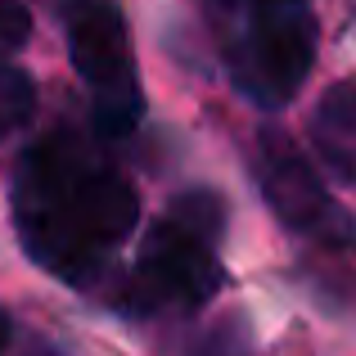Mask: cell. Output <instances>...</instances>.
<instances>
[{"mask_svg":"<svg viewBox=\"0 0 356 356\" xmlns=\"http://www.w3.org/2000/svg\"><path fill=\"white\" fill-rule=\"evenodd\" d=\"M14 217L23 248L41 266L86 280L140 221V199L118 172L90 167L68 140L27 149L14 176Z\"/></svg>","mask_w":356,"mask_h":356,"instance_id":"6da1fadb","label":"cell"},{"mask_svg":"<svg viewBox=\"0 0 356 356\" xmlns=\"http://www.w3.org/2000/svg\"><path fill=\"white\" fill-rule=\"evenodd\" d=\"M235 18L239 32L230 41L235 86L261 108L289 104L316 59V23L307 0H261L235 9Z\"/></svg>","mask_w":356,"mask_h":356,"instance_id":"7a4b0ae2","label":"cell"},{"mask_svg":"<svg viewBox=\"0 0 356 356\" xmlns=\"http://www.w3.org/2000/svg\"><path fill=\"white\" fill-rule=\"evenodd\" d=\"M68 54L95 95V131L122 140L145 113V99H140V81L127 54V23L108 0H90V5L72 9Z\"/></svg>","mask_w":356,"mask_h":356,"instance_id":"3957f363","label":"cell"},{"mask_svg":"<svg viewBox=\"0 0 356 356\" xmlns=\"http://www.w3.org/2000/svg\"><path fill=\"white\" fill-rule=\"evenodd\" d=\"M221 261L212 243L176 230L172 221L149 230L145 252L136 261V280H131V298L140 312H158V307H203L217 298L221 289Z\"/></svg>","mask_w":356,"mask_h":356,"instance_id":"277c9868","label":"cell"},{"mask_svg":"<svg viewBox=\"0 0 356 356\" xmlns=\"http://www.w3.org/2000/svg\"><path fill=\"white\" fill-rule=\"evenodd\" d=\"M261 190L266 203L284 226L293 230H312L325 217L330 199H325V185L316 176V167L289 145V136L266 131L261 136Z\"/></svg>","mask_w":356,"mask_h":356,"instance_id":"5b68a950","label":"cell"},{"mask_svg":"<svg viewBox=\"0 0 356 356\" xmlns=\"http://www.w3.org/2000/svg\"><path fill=\"white\" fill-rule=\"evenodd\" d=\"M316 145H321L325 163L339 176H356V86H330L321 99V113H316Z\"/></svg>","mask_w":356,"mask_h":356,"instance_id":"8992f818","label":"cell"},{"mask_svg":"<svg viewBox=\"0 0 356 356\" xmlns=\"http://www.w3.org/2000/svg\"><path fill=\"white\" fill-rule=\"evenodd\" d=\"M167 221H172L176 230H185V235L203 239V243H217L221 226H226V208H221L217 194L190 190V194H181V199H172V217Z\"/></svg>","mask_w":356,"mask_h":356,"instance_id":"52a82bcc","label":"cell"},{"mask_svg":"<svg viewBox=\"0 0 356 356\" xmlns=\"http://www.w3.org/2000/svg\"><path fill=\"white\" fill-rule=\"evenodd\" d=\"M36 113V81L23 68L0 63V136L23 131Z\"/></svg>","mask_w":356,"mask_h":356,"instance_id":"ba28073f","label":"cell"},{"mask_svg":"<svg viewBox=\"0 0 356 356\" xmlns=\"http://www.w3.org/2000/svg\"><path fill=\"white\" fill-rule=\"evenodd\" d=\"M27 36H32V14L18 0H0V59L14 50H23Z\"/></svg>","mask_w":356,"mask_h":356,"instance_id":"9c48e42d","label":"cell"},{"mask_svg":"<svg viewBox=\"0 0 356 356\" xmlns=\"http://www.w3.org/2000/svg\"><path fill=\"white\" fill-rule=\"evenodd\" d=\"M9 339H14V325H9V316H5V307H0V352L9 348Z\"/></svg>","mask_w":356,"mask_h":356,"instance_id":"30bf717a","label":"cell"},{"mask_svg":"<svg viewBox=\"0 0 356 356\" xmlns=\"http://www.w3.org/2000/svg\"><path fill=\"white\" fill-rule=\"evenodd\" d=\"M248 5H261V0H217V9H226V14H235V9H248Z\"/></svg>","mask_w":356,"mask_h":356,"instance_id":"8fae6325","label":"cell"},{"mask_svg":"<svg viewBox=\"0 0 356 356\" xmlns=\"http://www.w3.org/2000/svg\"><path fill=\"white\" fill-rule=\"evenodd\" d=\"M41 356H54V352H41Z\"/></svg>","mask_w":356,"mask_h":356,"instance_id":"7c38bea8","label":"cell"}]
</instances>
